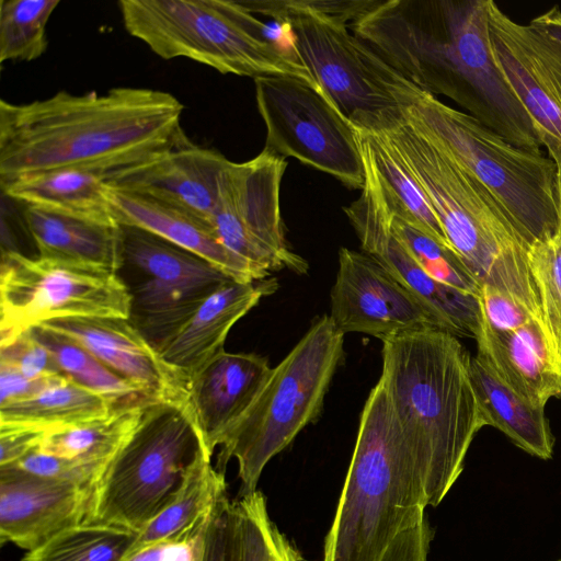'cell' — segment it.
<instances>
[{
	"mask_svg": "<svg viewBox=\"0 0 561 561\" xmlns=\"http://www.w3.org/2000/svg\"><path fill=\"white\" fill-rule=\"evenodd\" d=\"M350 28L420 90L449 98L516 147L541 151L493 58L488 0L377 1Z\"/></svg>",
	"mask_w": 561,
	"mask_h": 561,
	"instance_id": "cell-1",
	"label": "cell"
},
{
	"mask_svg": "<svg viewBox=\"0 0 561 561\" xmlns=\"http://www.w3.org/2000/svg\"><path fill=\"white\" fill-rule=\"evenodd\" d=\"M183 104L149 88L0 101V182L58 168L107 172L145 161L186 135Z\"/></svg>",
	"mask_w": 561,
	"mask_h": 561,
	"instance_id": "cell-2",
	"label": "cell"
},
{
	"mask_svg": "<svg viewBox=\"0 0 561 561\" xmlns=\"http://www.w3.org/2000/svg\"><path fill=\"white\" fill-rule=\"evenodd\" d=\"M380 379L419 466L427 505L437 506L463 470L483 427L470 354L454 334L423 328L382 340Z\"/></svg>",
	"mask_w": 561,
	"mask_h": 561,
	"instance_id": "cell-3",
	"label": "cell"
},
{
	"mask_svg": "<svg viewBox=\"0 0 561 561\" xmlns=\"http://www.w3.org/2000/svg\"><path fill=\"white\" fill-rule=\"evenodd\" d=\"M424 190L447 240L473 278L542 321L529 245L503 206L404 113L381 129Z\"/></svg>",
	"mask_w": 561,
	"mask_h": 561,
	"instance_id": "cell-4",
	"label": "cell"
},
{
	"mask_svg": "<svg viewBox=\"0 0 561 561\" xmlns=\"http://www.w3.org/2000/svg\"><path fill=\"white\" fill-rule=\"evenodd\" d=\"M426 506L419 466L379 378L360 413L323 561H380L397 535L426 516Z\"/></svg>",
	"mask_w": 561,
	"mask_h": 561,
	"instance_id": "cell-5",
	"label": "cell"
},
{
	"mask_svg": "<svg viewBox=\"0 0 561 561\" xmlns=\"http://www.w3.org/2000/svg\"><path fill=\"white\" fill-rule=\"evenodd\" d=\"M402 112L489 190L529 247L559 233L558 167L551 158L516 147L419 88Z\"/></svg>",
	"mask_w": 561,
	"mask_h": 561,
	"instance_id": "cell-6",
	"label": "cell"
},
{
	"mask_svg": "<svg viewBox=\"0 0 561 561\" xmlns=\"http://www.w3.org/2000/svg\"><path fill=\"white\" fill-rule=\"evenodd\" d=\"M343 344L344 334L330 316L317 318L272 368L247 411L222 435L216 468L225 472L228 461L237 460L239 497L255 492L267 462L319 417L331 380L344 358Z\"/></svg>",
	"mask_w": 561,
	"mask_h": 561,
	"instance_id": "cell-7",
	"label": "cell"
},
{
	"mask_svg": "<svg viewBox=\"0 0 561 561\" xmlns=\"http://www.w3.org/2000/svg\"><path fill=\"white\" fill-rule=\"evenodd\" d=\"M126 31L164 59L185 57L221 73L290 77L321 89L308 68L264 36V22L240 1L122 0Z\"/></svg>",
	"mask_w": 561,
	"mask_h": 561,
	"instance_id": "cell-8",
	"label": "cell"
},
{
	"mask_svg": "<svg viewBox=\"0 0 561 561\" xmlns=\"http://www.w3.org/2000/svg\"><path fill=\"white\" fill-rule=\"evenodd\" d=\"M251 13L289 23L298 57L337 110L358 128L381 130L416 89L358 38L350 25L298 0L240 1Z\"/></svg>",
	"mask_w": 561,
	"mask_h": 561,
	"instance_id": "cell-9",
	"label": "cell"
},
{
	"mask_svg": "<svg viewBox=\"0 0 561 561\" xmlns=\"http://www.w3.org/2000/svg\"><path fill=\"white\" fill-rule=\"evenodd\" d=\"M199 445L184 404L151 402L93 488L83 523L140 533L173 502Z\"/></svg>",
	"mask_w": 561,
	"mask_h": 561,
	"instance_id": "cell-10",
	"label": "cell"
},
{
	"mask_svg": "<svg viewBox=\"0 0 561 561\" xmlns=\"http://www.w3.org/2000/svg\"><path fill=\"white\" fill-rule=\"evenodd\" d=\"M1 343L44 322L75 317L129 318L130 297L114 270L2 250Z\"/></svg>",
	"mask_w": 561,
	"mask_h": 561,
	"instance_id": "cell-11",
	"label": "cell"
},
{
	"mask_svg": "<svg viewBox=\"0 0 561 561\" xmlns=\"http://www.w3.org/2000/svg\"><path fill=\"white\" fill-rule=\"evenodd\" d=\"M122 231L117 273L130 297L128 320L160 352L213 293L233 279L158 236L128 226Z\"/></svg>",
	"mask_w": 561,
	"mask_h": 561,
	"instance_id": "cell-12",
	"label": "cell"
},
{
	"mask_svg": "<svg viewBox=\"0 0 561 561\" xmlns=\"http://www.w3.org/2000/svg\"><path fill=\"white\" fill-rule=\"evenodd\" d=\"M254 84L266 127L264 149L363 188L365 171L354 127L321 89L290 77H260Z\"/></svg>",
	"mask_w": 561,
	"mask_h": 561,
	"instance_id": "cell-13",
	"label": "cell"
},
{
	"mask_svg": "<svg viewBox=\"0 0 561 561\" xmlns=\"http://www.w3.org/2000/svg\"><path fill=\"white\" fill-rule=\"evenodd\" d=\"M287 162L263 149L255 158L229 162L222 171L211 224L233 254L271 274L288 268L306 274L309 265L285 238L279 191Z\"/></svg>",
	"mask_w": 561,
	"mask_h": 561,
	"instance_id": "cell-14",
	"label": "cell"
},
{
	"mask_svg": "<svg viewBox=\"0 0 561 561\" xmlns=\"http://www.w3.org/2000/svg\"><path fill=\"white\" fill-rule=\"evenodd\" d=\"M492 55L554 163L561 160V44L488 0Z\"/></svg>",
	"mask_w": 561,
	"mask_h": 561,
	"instance_id": "cell-15",
	"label": "cell"
},
{
	"mask_svg": "<svg viewBox=\"0 0 561 561\" xmlns=\"http://www.w3.org/2000/svg\"><path fill=\"white\" fill-rule=\"evenodd\" d=\"M362 160L365 171L362 193L344 211L360 241L363 252L376 259L426 305L444 331L457 337L476 340L482 324L479 297L437 282L417 265L392 231L389 213L371 167L363 157Z\"/></svg>",
	"mask_w": 561,
	"mask_h": 561,
	"instance_id": "cell-16",
	"label": "cell"
},
{
	"mask_svg": "<svg viewBox=\"0 0 561 561\" xmlns=\"http://www.w3.org/2000/svg\"><path fill=\"white\" fill-rule=\"evenodd\" d=\"M330 300V318L343 334L365 333L382 341L423 328L443 330L426 305L363 251L340 249Z\"/></svg>",
	"mask_w": 561,
	"mask_h": 561,
	"instance_id": "cell-17",
	"label": "cell"
},
{
	"mask_svg": "<svg viewBox=\"0 0 561 561\" xmlns=\"http://www.w3.org/2000/svg\"><path fill=\"white\" fill-rule=\"evenodd\" d=\"M230 161L186 136L149 159L112 171L108 186L150 197L211 222L219 179Z\"/></svg>",
	"mask_w": 561,
	"mask_h": 561,
	"instance_id": "cell-18",
	"label": "cell"
},
{
	"mask_svg": "<svg viewBox=\"0 0 561 561\" xmlns=\"http://www.w3.org/2000/svg\"><path fill=\"white\" fill-rule=\"evenodd\" d=\"M38 327L75 340L150 399L186 407V379L167 364L128 319L75 317Z\"/></svg>",
	"mask_w": 561,
	"mask_h": 561,
	"instance_id": "cell-19",
	"label": "cell"
},
{
	"mask_svg": "<svg viewBox=\"0 0 561 561\" xmlns=\"http://www.w3.org/2000/svg\"><path fill=\"white\" fill-rule=\"evenodd\" d=\"M92 490L0 468V541L34 550L60 531L84 522Z\"/></svg>",
	"mask_w": 561,
	"mask_h": 561,
	"instance_id": "cell-20",
	"label": "cell"
},
{
	"mask_svg": "<svg viewBox=\"0 0 561 561\" xmlns=\"http://www.w3.org/2000/svg\"><path fill=\"white\" fill-rule=\"evenodd\" d=\"M271 370L264 356L224 348L188 377L186 409L208 454L251 405Z\"/></svg>",
	"mask_w": 561,
	"mask_h": 561,
	"instance_id": "cell-21",
	"label": "cell"
},
{
	"mask_svg": "<svg viewBox=\"0 0 561 561\" xmlns=\"http://www.w3.org/2000/svg\"><path fill=\"white\" fill-rule=\"evenodd\" d=\"M113 218L122 226L158 236L208 261L229 278L252 283L270 276L230 252L211 222L192 213L142 195L108 186Z\"/></svg>",
	"mask_w": 561,
	"mask_h": 561,
	"instance_id": "cell-22",
	"label": "cell"
},
{
	"mask_svg": "<svg viewBox=\"0 0 561 561\" xmlns=\"http://www.w3.org/2000/svg\"><path fill=\"white\" fill-rule=\"evenodd\" d=\"M278 288L274 277L252 283L229 280L213 293L160 351L162 358L180 373L187 383L188 377L208 359L224 350L231 328L262 297Z\"/></svg>",
	"mask_w": 561,
	"mask_h": 561,
	"instance_id": "cell-23",
	"label": "cell"
},
{
	"mask_svg": "<svg viewBox=\"0 0 561 561\" xmlns=\"http://www.w3.org/2000/svg\"><path fill=\"white\" fill-rule=\"evenodd\" d=\"M23 216L39 256L93 264L118 272L123 231L115 219L33 205H25Z\"/></svg>",
	"mask_w": 561,
	"mask_h": 561,
	"instance_id": "cell-24",
	"label": "cell"
},
{
	"mask_svg": "<svg viewBox=\"0 0 561 561\" xmlns=\"http://www.w3.org/2000/svg\"><path fill=\"white\" fill-rule=\"evenodd\" d=\"M476 342V356L533 408L545 409L549 399L561 397L558 363L526 343L516 331L495 330L482 319Z\"/></svg>",
	"mask_w": 561,
	"mask_h": 561,
	"instance_id": "cell-25",
	"label": "cell"
},
{
	"mask_svg": "<svg viewBox=\"0 0 561 561\" xmlns=\"http://www.w3.org/2000/svg\"><path fill=\"white\" fill-rule=\"evenodd\" d=\"M106 178L107 172L101 170L58 168L23 174L0 182V185L2 193L24 205L95 218H113Z\"/></svg>",
	"mask_w": 561,
	"mask_h": 561,
	"instance_id": "cell-26",
	"label": "cell"
},
{
	"mask_svg": "<svg viewBox=\"0 0 561 561\" xmlns=\"http://www.w3.org/2000/svg\"><path fill=\"white\" fill-rule=\"evenodd\" d=\"M469 373L484 425L497 428L526 453L550 459L554 438L545 409L524 401L477 356L470 358Z\"/></svg>",
	"mask_w": 561,
	"mask_h": 561,
	"instance_id": "cell-27",
	"label": "cell"
},
{
	"mask_svg": "<svg viewBox=\"0 0 561 561\" xmlns=\"http://www.w3.org/2000/svg\"><path fill=\"white\" fill-rule=\"evenodd\" d=\"M211 456L201 443L175 499L139 533L129 556L156 542L180 540L209 519L227 496L225 472L213 466Z\"/></svg>",
	"mask_w": 561,
	"mask_h": 561,
	"instance_id": "cell-28",
	"label": "cell"
},
{
	"mask_svg": "<svg viewBox=\"0 0 561 561\" xmlns=\"http://www.w3.org/2000/svg\"><path fill=\"white\" fill-rule=\"evenodd\" d=\"M117 407L67 377L41 392L0 405V424L56 431L110 414Z\"/></svg>",
	"mask_w": 561,
	"mask_h": 561,
	"instance_id": "cell-29",
	"label": "cell"
},
{
	"mask_svg": "<svg viewBox=\"0 0 561 561\" xmlns=\"http://www.w3.org/2000/svg\"><path fill=\"white\" fill-rule=\"evenodd\" d=\"M151 402L153 401L117 407L105 416L49 431L37 449L94 466L104 472Z\"/></svg>",
	"mask_w": 561,
	"mask_h": 561,
	"instance_id": "cell-30",
	"label": "cell"
},
{
	"mask_svg": "<svg viewBox=\"0 0 561 561\" xmlns=\"http://www.w3.org/2000/svg\"><path fill=\"white\" fill-rule=\"evenodd\" d=\"M353 127L358 148L369 158L380 185L400 213L423 232L451 248L424 190L386 134Z\"/></svg>",
	"mask_w": 561,
	"mask_h": 561,
	"instance_id": "cell-31",
	"label": "cell"
},
{
	"mask_svg": "<svg viewBox=\"0 0 561 561\" xmlns=\"http://www.w3.org/2000/svg\"><path fill=\"white\" fill-rule=\"evenodd\" d=\"M30 331L50 352L61 373L75 383L110 399L116 407L154 401L75 340L42 327Z\"/></svg>",
	"mask_w": 561,
	"mask_h": 561,
	"instance_id": "cell-32",
	"label": "cell"
},
{
	"mask_svg": "<svg viewBox=\"0 0 561 561\" xmlns=\"http://www.w3.org/2000/svg\"><path fill=\"white\" fill-rule=\"evenodd\" d=\"M138 536L119 526L81 523L27 551L22 561H125Z\"/></svg>",
	"mask_w": 561,
	"mask_h": 561,
	"instance_id": "cell-33",
	"label": "cell"
},
{
	"mask_svg": "<svg viewBox=\"0 0 561 561\" xmlns=\"http://www.w3.org/2000/svg\"><path fill=\"white\" fill-rule=\"evenodd\" d=\"M236 561H308L270 518L260 491L231 502Z\"/></svg>",
	"mask_w": 561,
	"mask_h": 561,
	"instance_id": "cell-34",
	"label": "cell"
},
{
	"mask_svg": "<svg viewBox=\"0 0 561 561\" xmlns=\"http://www.w3.org/2000/svg\"><path fill=\"white\" fill-rule=\"evenodd\" d=\"M360 156L370 164L364 154ZM374 175L376 178L375 172ZM376 181L389 213L391 229L417 265L437 282L479 297L481 288L456 251L413 225L386 198L377 178Z\"/></svg>",
	"mask_w": 561,
	"mask_h": 561,
	"instance_id": "cell-35",
	"label": "cell"
},
{
	"mask_svg": "<svg viewBox=\"0 0 561 561\" xmlns=\"http://www.w3.org/2000/svg\"><path fill=\"white\" fill-rule=\"evenodd\" d=\"M59 0L0 1V62L31 61L47 48L46 25Z\"/></svg>",
	"mask_w": 561,
	"mask_h": 561,
	"instance_id": "cell-36",
	"label": "cell"
},
{
	"mask_svg": "<svg viewBox=\"0 0 561 561\" xmlns=\"http://www.w3.org/2000/svg\"><path fill=\"white\" fill-rule=\"evenodd\" d=\"M530 273L539 296L542 322L561 365V233L528 250Z\"/></svg>",
	"mask_w": 561,
	"mask_h": 561,
	"instance_id": "cell-37",
	"label": "cell"
},
{
	"mask_svg": "<svg viewBox=\"0 0 561 561\" xmlns=\"http://www.w3.org/2000/svg\"><path fill=\"white\" fill-rule=\"evenodd\" d=\"M0 364L16 369L30 379L64 375L50 352L30 330L0 343Z\"/></svg>",
	"mask_w": 561,
	"mask_h": 561,
	"instance_id": "cell-38",
	"label": "cell"
},
{
	"mask_svg": "<svg viewBox=\"0 0 561 561\" xmlns=\"http://www.w3.org/2000/svg\"><path fill=\"white\" fill-rule=\"evenodd\" d=\"M7 467H13L42 478L73 482L92 491L103 474V471L94 466L49 455L37 448Z\"/></svg>",
	"mask_w": 561,
	"mask_h": 561,
	"instance_id": "cell-39",
	"label": "cell"
},
{
	"mask_svg": "<svg viewBox=\"0 0 561 561\" xmlns=\"http://www.w3.org/2000/svg\"><path fill=\"white\" fill-rule=\"evenodd\" d=\"M479 300L482 319L495 330L516 331L533 319L540 320L522 302L491 286L481 287Z\"/></svg>",
	"mask_w": 561,
	"mask_h": 561,
	"instance_id": "cell-40",
	"label": "cell"
},
{
	"mask_svg": "<svg viewBox=\"0 0 561 561\" xmlns=\"http://www.w3.org/2000/svg\"><path fill=\"white\" fill-rule=\"evenodd\" d=\"M203 561H236L231 502L228 496L222 497L213 511Z\"/></svg>",
	"mask_w": 561,
	"mask_h": 561,
	"instance_id": "cell-41",
	"label": "cell"
},
{
	"mask_svg": "<svg viewBox=\"0 0 561 561\" xmlns=\"http://www.w3.org/2000/svg\"><path fill=\"white\" fill-rule=\"evenodd\" d=\"M432 529L426 516L391 541L380 561H427Z\"/></svg>",
	"mask_w": 561,
	"mask_h": 561,
	"instance_id": "cell-42",
	"label": "cell"
},
{
	"mask_svg": "<svg viewBox=\"0 0 561 561\" xmlns=\"http://www.w3.org/2000/svg\"><path fill=\"white\" fill-rule=\"evenodd\" d=\"M49 431L0 424V468L10 466L36 449Z\"/></svg>",
	"mask_w": 561,
	"mask_h": 561,
	"instance_id": "cell-43",
	"label": "cell"
},
{
	"mask_svg": "<svg viewBox=\"0 0 561 561\" xmlns=\"http://www.w3.org/2000/svg\"><path fill=\"white\" fill-rule=\"evenodd\" d=\"M64 375L30 379L16 369L0 364V405L32 397L65 378Z\"/></svg>",
	"mask_w": 561,
	"mask_h": 561,
	"instance_id": "cell-44",
	"label": "cell"
},
{
	"mask_svg": "<svg viewBox=\"0 0 561 561\" xmlns=\"http://www.w3.org/2000/svg\"><path fill=\"white\" fill-rule=\"evenodd\" d=\"M529 25L561 44V10L558 7H552L534 18Z\"/></svg>",
	"mask_w": 561,
	"mask_h": 561,
	"instance_id": "cell-45",
	"label": "cell"
},
{
	"mask_svg": "<svg viewBox=\"0 0 561 561\" xmlns=\"http://www.w3.org/2000/svg\"><path fill=\"white\" fill-rule=\"evenodd\" d=\"M558 167V178H559V206H560V233H561V160L557 163Z\"/></svg>",
	"mask_w": 561,
	"mask_h": 561,
	"instance_id": "cell-46",
	"label": "cell"
}]
</instances>
